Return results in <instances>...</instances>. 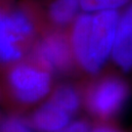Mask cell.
<instances>
[{
    "mask_svg": "<svg viewBox=\"0 0 132 132\" xmlns=\"http://www.w3.org/2000/svg\"><path fill=\"white\" fill-rule=\"evenodd\" d=\"M128 95V85L122 79L108 76L92 85L87 93L86 103L93 114L107 118L113 117L122 109Z\"/></svg>",
    "mask_w": 132,
    "mask_h": 132,
    "instance_id": "obj_4",
    "label": "cell"
},
{
    "mask_svg": "<svg viewBox=\"0 0 132 132\" xmlns=\"http://www.w3.org/2000/svg\"><path fill=\"white\" fill-rule=\"evenodd\" d=\"M56 132H89V127L84 121H75Z\"/></svg>",
    "mask_w": 132,
    "mask_h": 132,
    "instance_id": "obj_12",
    "label": "cell"
},
{
    "mask_svg": "<svg viewBox=\"0 0 132 132\" xmlns=\"http://www.w3.org/2000/svg\"><path fill=\"white\" fill-rule=\"evenodd\" d=\"M118 20L116 10L85 13L76 18L71 33V50L85 71L98 72L112 54Z\"/></svg>",
    "mask_w": 132,
    "mask_h": 132,
    "instance_id": "obj_1",
    "label": "cell"
},
{
    "mask_svg": "<svg viewBox=\"0 0 132 132\" xmlns=\"http://www.w3.org/2000/svg\"><path fill=\"white\" fill-rule=\"evenodd\" d=\"M7 82L15 99L24 104H32L49 92L51 76L36 64L23 63L11 69Z\"/></svg>",
    "mask_w": 132,
    "mask_h": 132,
    "instance_id": "obj_3",
    "label": "cell"
},
{
    "mask_svg": "<svg viewBox=\"0 0 132 132\" xmlns=\"http://www.w3.org/2000/svg\"><path fill=\"white\" fill-rule=\"evenodd\" d=\"M1 16H2V12H1V8H0V19H1Z\"/></svg>",
    "mask_w": 132,
    "mask_h": 132,
    "instance_id": "obj_14",
    "label": "cell"
},
{
    "mask_svg": "<svg viewBox=\"0 0 132 132\" xmlns=\"http://www.w3.org/2000/svg\"><path fill=\"white\" fill-rule=\"evenodd\" d=\"M72 50L69 40L61 32L46 33L32 50L34 64L47 71L64 72L72 63Z\"/></svg>",
    "mask_w": 132,
    "mask_h": 132,
    "instance_id": "obj_5",
    "label": "cell"
},
{
    "mask_svg": "<svg viewBox=\"0 0 132 132\" xmlns=\"http://www.w3.org/2000/svg\"><path fill=\"white\" fill-rule=\"evenodd\" d=\"M35 32V24L27 10L18 8L0 19V65L19 61Z\"/></svg>",
    "mask_w": 132,
    "mask_h": 132,
    "instance_id": "obj_2",
    "label": "cell"
},
{
    "mask_svg": "<svg viewBox=\"0 0 132 132\" xmlns=\"http://www.w3.org/2000/svg\"><path fill=\"white\" fill-rule=\"evenodd\" d=\"M0 132H33L31 125L19 117H6L0 119Z\"/></svg>",
    "mask_w": 132,
    "mask_h": 132,
    "instance_id": "obj_11",
    "label": "cell"
},
{
    "mask_svg": "<svg viewBox=\"0 0 132 132\" xmlns=\"http://www.w3.org/2000/svg\"><path fill=\"white\" fill-rule=\"evenodd\" d=\"M89 132H122L120 130H118L117 128L111 127V126H106V125H100L95 127L92 131Z\"/></svg>",
    "mask_w": 132,
    "mask_h": 132,
    "instance_id": "obj_13",
    "label": "cell"
},
{
    "mask_svg": "<svg viewBox=\"0 0 132 132\" xmlns=\"http://www.w3.org/2000/svg\"><path fill=\"white\" fill-rule=\"evenodd\" d=\"M51 99L61 105L71 114L76 113L79 107V97L76 90L70 85H61L53 93Z\"/></svg>",
    "mask_w": 132,
    "mask_h": 132,
    "instance_id": "obj_9",
    "label": "cell"
},
{
    "mask_svg": "<svg viewBox=\"0 0 132 132\" xmlns=\"http://www.w3.org/2000/svg\"><path fill=\"white\" fill-rule=\"evenodd\" d=\"M71 116L69 111L50 99L32 113L29 124L38 131L56 132L69 124Z\"/></svg>",
    "mask_w": 132,
    "mask_h": 132,
    "instance_id": "obj_7",
    "label": "cell"
},
{
    "mask_svg": "<svg viewBox=\"0 0 132 132\" xmlns=\"http://www.w3.org/2000/svg\"><path fill=\"white\" fill-rule=\"evenodd\" d=\"M79 7V0H55L49 7V18L59 26L72 21Z\"/></svg>",
    "mask_w": 132,
    "mask_h": 132,
    "instance_id": "obj_8",
    "label": "cell"
},
{
    "mask_svg": "<svg viewBox=\"0 0 132 132\" xmlns=\"http://www.w3.org/2000/svg\"><path fill=\"white\" fill-rule=\"evenodd\" d=\"M129 2V0H79V6L88 13L116 10Z\"/></svg>",
    "mask_w": 132,
    "mask_h": 132,
    "instance_id": "obj_10",
    "label": "cell"
},
{
    "mask_svg": "<svg viewBox=\"0 0 132 132\" xmlns=\"http://www.w3.org/2000/svg\"><path fill=\"white\" fill-rule=\"evenodd\" d=\"M112 56L122 70H132V4L118 20Z\"/></svg>",
    "mask_w": 132,
    "mask_h": 132,
    "instance_id": "obj_6",
    "label": "cell"
}]
</instances>
